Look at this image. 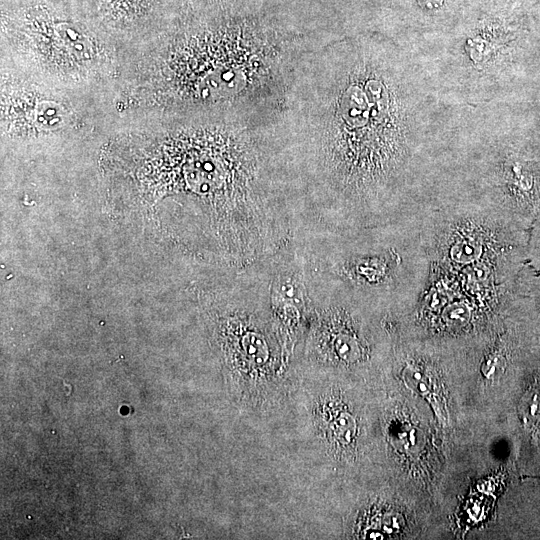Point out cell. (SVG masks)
Masks as SVG:
<instances>
[{
  "label": "cell",
  "instance_id": "3957f363",
  "mask_svg": "<svg viewBox=\"0 0 540 540\" xmlns=\"http://www.w3.org/2000/svg\"><path fill=\"white\" fill-rule=\"evenodd\" d=\"M402 375L406 386L429 402L441 422L448 423V412L442 389L432 372L422 366L408 363Z\"/></svg>",
  "mask_w": 540,
  "mask_h": 540
},
{
  "label": "cell",
  "instance_id": "5b68a950",
  "mask_svg": "<svg viewBox=\"0 0 540 540\" xmlns=\"http://www.w3.org/2000/svg\"><path fill=\"white\" fill-rule=\"evenodd\" d=\"M329 422L328 429L331 431L329 436L334 438L338 445H350L357 429L353 415L346 410H340L337 412V416L330 419Z\"/></svg>",
  "mask_w": 540,
  "mask_h": 540
},
{
  "label": "cell",
  "instance_id": "6da1fadb",
  "mask_svg": "<svg viewBox=\"0 0 540 540\" xmlns=\"http://www.w3.org/2000/svg\"><path fill=\"white\" fill-rule=\"evenodd\" d=\"M327 124L311 151L319 188L306 200L314 227L351 229L408 182L420 157L439 150L452 107L417 53L395 39L342 43Z\"/></svg>",
  "mask_w": 540,
  "mask_h": 540
},
{
  "label": "cell",
  "instance_id": "277c9868",
  "mask_svg": "<svg viewBox=\"0 0 540 540\" xmlns=\"http://www.w3.org/2000/svg\"><path fill=\"white\" fill-rule=\"evenodd\" d=\"M56 33L62 45L78 58L83 59L90 55L91 46L89 40L74 26L70 24L58 25Z\"/></svg>",
  "mask_w": 540,
  "mask_h": 540
},
{
  "label": "cell",
  "instance_id": "7a4b0ae2",
  "mask_svg": "<svg viewBox=\"0 0 540 540\" xmlns=\"http://www.w3.org/2000/svg\"><path fill=\"white\" fill-rule=\"evenodd\" d=\"M266 261L273 324L287 355L293 359L313 312L308 260L302 246L294 239Z\"/></svg>",
  "mask_w": 540,
  "mask_h": 540
},
{
  "label": "cell",
  "instance_id": "8992f818",
  "mask_svg": "<svg viewBox=\"0 0 540 540\" xmlns=\"http://www.w3.org/2000/svg\"><path fill=\"white\" fill-rule=\"evenodd\" d=\"M35 116L37 124L45 129L57 128L63 124L65 119V113L62 107L51 101L39 103Z\"/></svg>",
  "mask_w": 540,
  "mask_h": 540
}]
</instances>
